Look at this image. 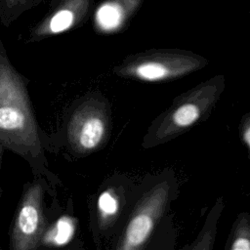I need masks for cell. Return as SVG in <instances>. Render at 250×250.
Instances as JSON below:
<instances>
[{
    "mask_svg": "<svg viewBox=\"0 0 250 250\" xmlns=\"http://www.w3.org/2000/svg\"><path fill=\"white\" fill-rule=\"evenodd\" d=\"M200 67V61L182 55H152L139 57L123 65L115 72L144 81H161L180 77Z\"/></svg>",
    "mask_w": 250,
    "mask_h": 250,
    "instance_id": "obj_4",
    "label": "cell"
},
{
    "mask_svg": "<svg viewBox=\"0 0 250 250\" xmlns=\"http://www.w3.org/2000/svg\"><path fill=\"white\" fill-rule=\"evenodd\" d=\"M98 208L103 218L112 217L118 211V201L112 192L105 190L99 197Z\"/></svg>",
    "mask_w": 250,
    "mask_h": 250,
    "instance_id": "obj_11",
    "label": "cell"
},
{
    "mask_svg": "<svg viewBox=\"0 0 250 250\" xmlns=\"http://www.w3.org/2000/svg\"><path fill=\"white\" fill-rule=\"evenodd\" d=\"M104 108L94 101L80 104L72 113L67 125V139L72 148L84 153L97 148L106 133Z\"/></svg>",
    "mask_w": 250,
    "mask_h": 250,
    "instance_id": "obj_5",
    "label": "cell"
},
{
    "mask_svg": "<svg viewBox=\"0 0 250 250\" xmlns=\"http://www.w3.org/2000/svg\"><path fill=\"white\" fill-rule=\"evenodd\" d=\"M168 191L166 184H159L142 198L127 225L119 248L132 250L142 247L165 207Z\"/></svg>",
    "mask_w": 250,
    "mask_h": 250,
    "instance_id": "obj_6",
    "label": "cell"
},
{
    "mask_svg": "<svg viewBox=\"0 0 250 250\" xmlns=\"http://www.w3.org/2000/svg\"><path fill=\"white\" fill-rule=\"evenodd\" d=\"M65 2L60 9H58L48 20L43 21L35 30V35L38 37L57 34L70 28L77 21L78 13L75 4Z\"/></svg>",
    "mask_w": 250,
    "mask_h": 250,
    "instance_id": "obj_7",
    "label": "cell"
},
{
    "mask_svg": "<svg viewBox=\"0 0 250 250\" xmlns=\"http://www.w3.org/2000/svg\"><path fill=\"white\" fill-rule=\"evenodd\" d=\"M124 21V10L116 2H106L99 7L96 21L104 31H113L120 27Z\"/></svg>",
    "mask_w": 250,
    "mask_h": 250,
    "instance_id": "obj_9",
    "label": "cell"
},
{
    "mask_svg": "<svg viewBox=\"0 0 250 250\" xmlns=\"http://www.w3.org/2000/svg\"><path fill=\"white\" fill-rule=\"evenodd\" d=\"M213 80L201 84L191 94L183 96L168 109L155 131V141L169 138L193 125L218 97L217 85Z\"/></svg>",
    "mask_w": 250,
    "mask_h": 250,
    "instance_id": "obj_3",
    "label": "cell"
},
{
    "mask_svg": "<svg viewBox=\"0 0 250 250\" xmlns=\"http://www.w3.org/2000/svg\"><path fill=\"white\" fill-rule=\"evenodd\" d=\"M0 144L36 156L41 148L37 123L22 78L11 65L0 41Z\"/></svg>",
    "mask_w": 250,
    "mask_h": 250,
    "instance_id": "obj_1",
    "label": "cell"
},
{
    "mask_svg": "<svg viewBox=\"0 0 250 250\" xmlns=\"http://www.w3.org/2000/svg\"><path fill=\"white\" fill-rule=\"evenodd\" d=\"M10 1H11V2H15L16 0H10Z\"/></svg>",
    "mask_w": 250,
    "mask_h": 250,
    "instance_id": "obj_14",
    "label": "cell"
},
{
    "mask_svg": "<svg viewBox=\"0 0 250 250\" xmlns=\"http://www.w3.org/2000/svg\"><path fill=\"white\" fill-rule=\"evenodd\" d=\"M3 145L0 144V163H1V158H2V152H3Z\"/></svg>",
    "mask_w": 250,
    "mask_h": 250,
    "instance_id": "obj_13",
    "label": "cell"
},
{
    "mask_svg": "<svg viewBox=\"0 0 250 250\" xmlns=\"http://www.w3.org/2000/svg\"><path fill=\"white\" fill-rule=\"evenodd\" d=\"M75 220L68 216L61 217L57 223L44 233L41 242L48 245L61 246L68 243L75 231Z\"/></svg>",
    "mask_w": 250,
    "mask_h": 250,
    "instance_id": "obj_8",
    "label": "cell"
},
{
    "mask_svg": "<svg viewBox=\"0 0 250 250\" xmlns=\"http://www.w3.org/2000/svg\"><path fill=\"white\" fill-rule=\"evenodd\" d=\"M43 188L40 184L30 186L24 192L15 217L11 247L14 250L36 249L45 233Z\"/></svg>",
    "mask_w": 250,
    "mask_h": 250,
    "instance_id": "obj_2",
    "label": "cell"
},
{
    "mask_svg": "<svg viewBox=\"0 0 250 250\" xmlns=\"http://www.w3.org/2000/svg\"><path fill=\"white\" fill-rule=\"evenodd\" d=\"M241 135L243 138V141L248 146L250 149V117L245 116L242 125H241Z\"/></svg>",
    "mask_w": 250,
    "mask_h": 250,
    "instance_id": "obj_12",
    "label": "cell"
},
{
    "mask_svg": "<svg viewBox=\"0 0 250 250\" xmlns=\"http://www.w3.org/2000/svg\"><path fill=\"white\" fill-rule=\"evenodd\" d=\"M231 236V250H250V218L237 220Z\"/></svg>",
    "mask_w": 250,
    "mask_h": 250,
    "instance_id": "obj_10",
    "label": "cell"
}]
</instances>
